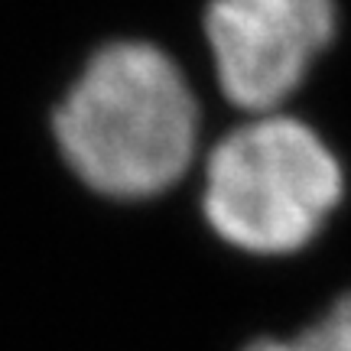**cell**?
I'll return each instance as SVG.
<instances>
[{"label":"cell","mask_w":351,"mask_h":351,"mask_svg":"<svg viewBox=\"0 0 351 351\" xmlns=\"http://www.w3.org/2000/svg\"><path fill=\"white\" fill-rule=\"evenodd\" d=\"M345 176L309 124L261 114L231 130L205 163L202 208L218 238L251 254H289L319 234Z\"/></svg>","instance_id":"obj_2"},{"label":"cell","mask_w":351,"mask_h":351,"mask_svg":"<svg viewBox=\"0 0 351 351\" xmlns=\"http://www.w3.org/2000/svg\"><path fill=\"white\" fill-rule=\"evenodd\" d=\"M244 351H351V293L332 302L309 328L289 339H257Z\"/></svg>","instance_id":"obj_4"},{"label":"cell","mask_w":351,"mask_h":351,"mask_svg":"<svg viewBox=\"0 0 351 351\" xmlns=\"http://www.w3.org/2000/svg\"><path fill=\"white\" fill-rule=\"evenodd\" d=\"M335 33V0H212L205 39L218 85L238 108L270 114Z\"/></svg>","instance_id":"obj_3"},{"label":"cell","mask_w":351,"mask_h":351,"mask_svg":"<svg viewBox=\"0 0 351 351\" xmlns=\"http://www.w3.org/2000/svg\"><path fill=\"white\" fill-rule=\"evenodd\" d=\"M56 137L91 189L143 199L189 169L199 104L166 52L147 43H111L62 101Z\"/></svg>","instance_id":"obj_1"}]
</instances>
